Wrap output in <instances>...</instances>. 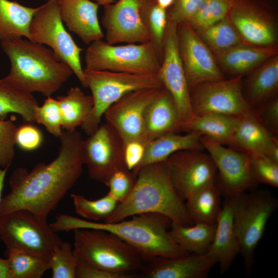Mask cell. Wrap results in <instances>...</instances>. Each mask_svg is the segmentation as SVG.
<instances>
[{
  "instance_id": "24",
  "label": "cell",
  "mask_w": 278,
  "mask_h": 278,
  "mask_svg": "<svg viewBox=\"0 0 278 278\" xmlns=\"http://www.w3.org/2000/svg\"><path fill=\"white\" fill-rule=\"evenodd\" d=\"M213 54L222 71L233 77L243 76L278 55V45L262 46L243 43Z\"/></svg>"
},
{
  "instance_id": "43",
  "label": "cell",
  "mask_w": 278,
  "mask_h": 278,
  "mask_svg": "<svg viewBox=\"0 0 278 278\" xmlns=\"http://www.w3.org/2000/svg\"><path fill=\"white\" fill-rule=\"evenodd\" d=\"M136 176L127 169L119 170L114 173L106 185L109 187V193L118 203L124 201L132 190Z\"/></svg>"
},
{
  "instance_id": "51",
  "label": "cell",
  "mask_w": 278,
  "mask_h": 278,
  "mask_svg": "<svg viewBox=\"0 0 278 278\" xmlns=\"http://www.w3.org/2000/svg\"><path fill=\"white\" fill-rule=\"evenodd\" d=\"M8 168H0V204L2 200V194L4 186L5 177Z\"/></svg>"
},
{
  "instance_id": "18",
  "label": "cell",
  "mask_w": 278,
  "mask_h": 278,
  "mask_svg": "<svg viewBox=\"0 0 278 278\" xmlns=\"http://www.w3.org/2000/svg\"><path fill=\"white\" fill-rule=\"evenodd\" d=\"M162 89H144L129 92L111 105L103 116L124 144L144 139V121L150 103Z\"/></svg>"
},
{
  "instance_id": "2",
  "label": "cell",
  "mask_w": 278,
  "mask_h": 278,
  "mask_svg": "<svg viewBox=\"0 0 278 278\" xmlns=\"http://www.w3.org/2000/svg\"><path fill=\"white\" fill-rule=\"evenodd\" d=\"M171 220L157 213H144L116 222H96L58 214L49 225L55 232L94 229L110 232L134 248L144 261L155 257H178L189 254L169 233Z\"/></svg>"
},
{
  "instance_id": "41",
  "label": "cell",
  "mask_w": 278,
  "mask_h": 278,
  "mask_svg": "<svg viewBox=\"0 0 278 278\" xmlns=\"http://www.w3.org/2000/svg\"><path fill=\"white\" fill-rule=\"evenodd\" d=\"M254 179L256 182L278 187V164L261 154H248Z\"/></svg>"
},
{
  "instance_id": "49",
  "label": "cell",
  "mask_w": 278,
  "mask_h": 278,
  "mask_svg": "<svg viewBox=\"0 0 278 278\" xmlns=\"http://www.w3.org/2000/svg\"><path fill=\"white\" fill-rule=\"evenodd\" d=\"M0 278H11L7 258L0 257Z\"/></svg>"
},
{
  "instance_id": "3",
  "label": "cell",
  "mask_w": 278,
  "mask_h": 278,
  "mask_svg": "<svg viewBox=\"0 0 278 278\" xmlns=\"http://www.w3.org/2000/svg\"><path fill=\"white\" fill-rule=\"evenodd\" d=\"M10 63L3 80L19 91L51 96L73 74L70 66L45 45L26 38L1 42Z\"/></svg>"
},
{
  "instance_id": "26",
  "label": "cell",
  "mask_w": 278,
  "mask_h": 278,
  "mask_svg": "<svg viewBox=\"0 0 278 278\" xmlns=\"http://www.w3.org/2000/svg\"><path fill=\"white\" fill-rule=\"evenodd\" d=\"M242 79L244 97L252 110L277 97L278 55L261 64Z\"/></svg>"
},
{
  "instance_id": "20",
  "label": "cell",
  "mask_w": 278,
  "mask_h": 278,
  "mask_svg": "<svg viewBox=\"0 0 278 278\" xmlns=\"http://www.w3.org/2000/svg\"><path fill=\"white\" fill-rule=\"evenodd\" d=\"M145 262L141 270L147 278H206L216 264L206 254L155 257Z\"/></svg>"
},
{
  "instance_id": "45",
  "label": "cell",
  "mask_w": 278,
  "mask_h": 278,
  "mask_svg": "<svg viewBox=\"0 0 278 278\" xmlns=\"http://www.w3.org/2000/svg\"><path fill=\"white\" fill-rule=\"evenodd\" d=\"M43 141L41 131L31 123H25L18 127L15 142L20 149L25 151H32L39 148Z\"/></svg>"
},
{
  "instance_id": "33",
  "label": "cell",
  "mask_w": 278,
  "mask_h": 278,
  "mask_svg": "<svg viewBox=\"0 0 278 278\" xmlns=\"http://www.w3.org/2000/svg\"><path fill=\"white\" fill-rule=\"evenodd\" d=\"M38 106L32 94L16 90L0 78V120L14 113L20 115L25 123L33 124Z\"/></svg>"
},
{
  "instance_id": "44",
  "label": "cell",
  "mask_w": 278,
  "mask_h": 278,
  "mask_svg": "<svg viewBox=\"0 0 278 278\" xmlns=\"http://www.w3.org/2000/svg\"><path fill=\"white\" fill-rule=\"evenodd\" d=\"M256 118L272 135H278V97L274 98L253 110Z\"/></svg>"
},
{
  "instance_id": "46",
  "label": "cell",
  "mask_w": 278,
  "mask_h": 278,
  "mask_svg": "<svg viewBox=\"0 0 278 278\" xmlns=\"http://www.w3.org/2000/svg\"><path fill=\"white\" fill-rule=\"evenodd\" d=\"M203 0H175L167 10L168 21L178 25L188 23L195 15Z\"/></svg>"
},
{
  "instance_id": "30",
  "label": "cell",
  "mask_w": 278,
  "mask_h": 278,
  "mask_svg": "<svg viewBox=\"0 0 278 278\" xmlns=\"http://www.w3.org/2000/svg\"><path fill=\"white\" fill-rule=\"evenodd\" d=\"M37 9L16 1L0 0V42L23 37L30 40L29 26Z\"/></svg>"
},
{
  "instance_id": "39",
  "label": "cell",
  "mask_w": 278,
  "mask_h": 278,
  "mask_svg": "<svg viewBox=\"0 0 278 278\" xmlns=\"http://www.w3.org/2000/svg\"><path fill=\"white\" fill-rule=\"evenodd\" d=\"M49 264L53 278H75L77 262L71 244L62 240L53 249Z\"/></svg>"
},
{
  "instance_id": "8",
  "label": "cell",
  "mask_w": 278,
  "mask_h": 278,
  "mask_svg": "<svg viewBox=\"0 0 278 278\" xmlns=\"http://www.w3.org/2000/svg\"><path fill=\"white\" fill-rule=\"evenodd\" d=\"M277 206L276 198L266 190L244 192L235 197L234 227L247 274L253 265L255 249Z\"/></svg>"
},
{
  "instance_id": "23",
  "label": "cell",
  "mask_w": 278,
  "mask_h": 278,
  "mask_svg": "<svg viewBox=\"0 0 278 278\" xmlns=\"http://www.w3.org/2000/svg\"><path fill=\"white\" fill-rule=\"evenodd\" d=\"M181 120L177 105L163 88L148 107L144 121V139L147 143L162 135L180 131Z\"/></svg>"
},
{
  "instance_id": "40",
  "label": "cell",
  "mask_w": 278,
  "mask_h": 278,
  "mask_svg": "<svg viewBox=\"0 0 278 278\" xmlns=\"http://www.w3.org/2000/svg\"><path fill=\"white\" fill-rule=\"evenodd\" d=\"M35 122L43 125L51 134L59 137L62 134V117L57 99L47 97L43 104L36 107Z\"/></svg>"
},
{
  "instance_id": "52",
  "label": "cell",
  "mask_w": 278,
  "mask_h": 278,
  "mask_svg": "<svg viewBox=\"0 0 278 278\" xmlns=\"http://www.w3.org/2000/svg\"><path fill=\"white\" fill-rule=\"evenodd\" d=\"M96 3H98L99 5L105 6L108 4H112L116 0H94Z\"/></svg>"
},
{
  "instance_id": "21",
  "label": "cell",
  "mask_w": 278,
  "mask_h": 278,
  "mask_svg": "<svg viewBox=\"0 0 278 278\" xmlns=\"http://www.w3.org/2000/svg\"><path fill=\"white\" fill-rule=\"evenodd\" d=\"M57 3L63 22L84 43L89 45L103 38L98 3L90 0H57Z\"/></svg>"
},
{
  "instance_id": "37",
  "label": "cell",
  "mask_w": 278,
  "mask_h": 278,
  "mask_svg": "<svg viewBox=\"0 0 278 278\" xmlns=\"http://www.w3.org/2000/svg\"><path fill=\"white\" fill-rule=\"evenodd\" d=\"M76 212L83 218L95 221H106L116 210L118 202L109 193L95 200L73 194L71 195Z\"/></svg>"
},
{
  "instance_id": "16",
  "label": "cell",
  "mask_w": 278,
  "mask_h": 278,
  "mask_svg": "<svg viewBox=\"0 0 278 278\" xmlns=\"http://www.w3.org/2000/svg\"><path fill=\"white\" fill-rule=\"evenodd\" d=\"M177 36L189 90L202 83L224 79L213 52L188 23L178 25Z\"/></svg>"
},
{
  "instance_id": "4",
  "label": "cell",
  "mask_w": 278,
  "mask_h": 278,
  "mask_svg": "<svg viewBox=\"0 0 278 278\" xmlns=\"http://www.w3.org/2000/svg\"><path fill=\"white\" fill-rule=\"evenodd\" d=\"M136 175L129 196L105 222H116L136 215L157 213L183 225L193 224L184 202L172 185L166 161L145 165Z\"/></svg>"
},
{
  "instance_id": "1",
  "label": "cell",
  "mask_w": 278,
  "mask_h": 278,
  "mask_svg": "<svg viewBox=\"0 0 278 278\" xmlns=\"http://www.w3.org/2000/svg\"><path fill=\"white\" fill-rule=\"evenodd\" d=\"M57 157L48 164H37L30 171L16 168L9 178L10 192L2 198L0 216L20 210L47 220L81 175L83 138L77 130L64 131L59 137Z\"/></svg>"
},
{
  "instance_id": "19",
  "label": "cell",
  "mask_w": 278,
  "mask_h": 278,
  "mask_svg": "<svg viewBox=\"0 0 278 278\" xmlns=\"http://www.w3.org/2000/svg\"><path fill=\"white\" fill-rule=\"evenodd\" d=\"M177 27L176 24L168 22L163 58L158 76L164 88L172 97L183 123L189 120L194 115L190 90L179 53Z\"/></svg>"
},
{
  "instance_id": "42",
  "label": "cell",
  "mask_w": 278,
  "mask_h": 278,
  "mask_svg": "<svg viewBox=\"0 0 278 278\" xmlns=\"http://www.w3.org/2000/svg\"><path fill=\"white\" fill-rule=\"evenodd\" d=\"M18 128L11 120H0V168H9L15 157Z\"/></svg>"
},
{
  "instance_id": "48",
  "label": "cell",
  "mask_w": 278,
  "mask_h": 278,
  "mask_svg": "<svg viewBox=\"0 0 278 278\" xmlns=\"http://www.w3.org/2000/svg\"><path fill=\"white\" fill-rule=\"evenodd\" d=\"M75 278H133L131 276L111 273L96 268L77 263Z\"/></svg>"
},
{
  "instance_id": "27",
  "label": "cell",
  "mask_w": 278,
  "mask_h": 278,
  "mask_svg": "<svg viewBox=\"0 0 278 278\" xmlns=\"http://www.w3.org/2000/svg\"><path fill=\"white\" fill-rule=\"evenodd\" d=\"M201 136L192 132L184 135L170 133L147 143L141 163L132 172L136 175L142 167L166 161L170 155L178 151L203 150L204 147L200 141Z\"/></svg>"
},
{
  "instance_id": "47",
  "label": "cell",
  "mask_w": 278,
  "mask_h": 278,
  "mask_svg": "<svg viewBox=\"0 0 278 278\" xmlns=\"http://www.w3.org/2000/svg\"><path fill=\"white\" fill-rule=\"evenodd\" d=\"M146 144L141 141H132L124 144L125 162L129 170L133 171L141 163Z\"/></svg>"
},
{
  "instance_id": "6",
  "label": "cell",
  "mask_w": 278,
  "mask_h": 278,
  "mask_svg": "<svg viewBox=\"0 0 278 278\" xmlns=\"http://www.w3.org/2000/svg\"><path fill=\"white\" fill-rule=\"evenodd\" d=\"M84 75L93 99L92 110L81 126L88 135L99 126L106 110L127 93L144 89L164 88L157 74H139L84 68Z\"/></svg>"
},
{
  "instance_id": "35",
  "label": "cell",
  "mask_w": 278,
  "mask_h": 278,
  "mask_svg": "<svg viewBox=\"0 0 278 278\" xmlns=\"http://www.w3.org/2000/svg\"><path fill=\"white\" fill-rule=\"evenodd\" d=\"M11 278H40L50 269L49 260L18 249L6 252Z\"/></svg>"
},
{
  "instance_id": "31",
  "label": "cell",
  "mask_w": 278,
  "mask_h": 278,
  "mask_svg": "<svg viewBox=\"0 0 278 278\" xmlns=\"http://www.w3.org/2000/svg\"><path fill=\"white\" fill-rule=\"evenodd\" d=\"M216 224L194 223L183 225L171 221L169 233L173 240L188 253L204 254L213 239Z\"/></svg>"
},
{
  "instance_id": "25",
  "label": "cell",
  "mask_w": 278,
  "mask_h": 278,
  "mask_svg": "<svg viewBox=\"0 0 278 278\" xmlns=\"http://www.w3.org/2000/svg\"><path fill=\"white\" fill-rule=\"evenodd\" d=\"M229 146L247 154H261L267 157L278 146V138L261 125L252 110L238 117Z\"/></svg>"
},
{
  "instance_id": "9",
  "label": "cell",
  "mask_w": 278,
  "mask_h": 278,
  "mask_svg": "<svg viewBox=\"0 0 278 278\" xmlns=\"http://www.w3.org/2000/svg\"><path fill=\"white\" fill-rule=\"evenodd\" d=\"M60 15L57 0H47L37 7L30 24V40L46 45L67 63L82 86L87 88L81 61L83 49L66 30Z\"/></svg>"
},
{
  "instance_id": "14",
  "label": "cell",
  "mask_w": 278,
  "mask_h": 278,
  "mask_svg": "<svg viewBox=\"0 0 278 278\" xmlns=\"http://www.w3.org/2000/svg\"><path fill=\"white\" fill-rule=\"evenodd\" d=\"M172 185L184 201L194 192L216 181L217 168L208 153L183 150L166 160Z\"/></svg>"
},
{
  "instance_id": "29",
  "label": "cell",
  "mask_w": 278,
  "mask_h": 278,
  "mask_svg": "<svg viewBox=\"0 0 278 278\" xmlns=\"http://www.w3.org/2000/svg\"><path fill=\"white\" fill-rule=\"evenodd\" d=\"M221 194L215 181L196 191L186 200L187 213L193 224L216 223L221 209Z\"/></svg>"
},
{
  "instance_id": "34",
  "label": "cell",
  "mask_w": 278,
  "mask_h": 278,
  "mask_svg": "<svg viewBox=\"0 0 278 278\" xmlns=\"http://www.w3.org/2000/svg\"><path fill=\"white\" fill-rule=\"evenodd\" d=\"M195 31L213 54L245 43L238 30L228 17Z\"/></svg>"
},
{
  "instance_id": "13",
  "label": "cell",
  "mask_w": 278,
  "mask_h": 278,
  "mask_svg": "<svg viewBox=\"0 0 278 278\" xmlns=\"http://www.w3.org/2000/svg\"><path fill=\"white\" fill-rule=\"evenodd\" d=\"M241 76L207 82L190 89L194 115L218 113L240 116L252 111L242 92Z\"/></svg>"
},
{
  "instance_id": "38",
  "label": "cell",
  "mask_w": 278,
  "mask_h": 278,
  "mask_svg": "<svg viewBox=\"0 0 278 278\" xmlns=\"http://www.w3.org/2000/svg\"><path fill=\"white\" fill-rule=\"evenodd\" d=\"M232 3V0H203L188 23L195 30L209 26L227 17Z\"/></svg>"
},
{
  "instance_id": "32",
  "label": "cell",
  "mask_w": 278,
  "mask_h": 278,
  "mask_svg": "<svg viewBox=\"0 0 278 278\" xmlns=\"http://www.w3.org/2000/svg\"><path fill=\"white\" fill-rule=\"evenodd\" d=\"M61 114L62 129L73 132L82 125L93 107L92 95H86L80 88L72 87L65 96L57 98Z\"/></svg>"
},
{
  "instance_id": "22",
  "label": "cell",
  "mask_w": 278,
  "mask_h": 278,
  "mask_svg": "<svg viewBox=\"0 0 278 278\" xmlns=\"http://www.w3.org/2000/svg\"><path fill=\"white\" fill-rule=\"evenodd\" d=\"M217 218L215 234L206 254L218 263L220 273H225L239 253V246L235 229V197H226Z\"/></svg>"
},
{
  "instance_id": "28",
  "label": "cell",
  "mask_w": 278,
  "mask_h": 278,
  "mask_svg": "<svg viewBox=\"0 0 278 278\" xmlns=\"http://www.w3.org/2000/svg\"><path fill=\"white\" fill-rule=\"evenodd\" d=\"M238 117L218 113L194 115L189 120L181 123L180 131L205 136L229 146Z\"/></svg>"
},
{
  "instance_id": "17",
  "label": "cell",
  "mask_w": 278,
  "mask_h": 278,
  "mask_svg": "<svg viewBox=\"0 0 278 278\" xmlns=\"http://www.w3.org/2000/svg\"><path fill=\"white\" fill-rule=\"evenodd\" d=\"M145 0H118L103 6L101 24L106 41L111 44L150 41L143 14Z\"/></svg>"
},
{
  "instance_id": "5",
  "label": "cell",
  "mask_w": 278,
  "mask_h": 278,
  "mask_svg": "<svg viewBox=\"0 0 278 278\" xmlns=\"http://www.w3.org/2000/svg\"><path fill=\"white\" fill-rule=\"evenodd\" d=\"M73 231V252L77 263L133 278L143 267L141 254L116 235L94 229Z\"/></svg>"
},
{
  "instance_id": "15",
  "label": "cell",
  "mask_w": 278,
  "mask_h": 278,
  "mask_svg": "<svg viewBox=\"0 0 278 278\" xmlns=\"http://www.w3.org/2000/svg\"><path fill=\"white\" fill-rule=\"evenodd\" d=\"M200 141L215 163L219 172L218 183L226 197H237L256 184L247 153L205 136H201Z\"/></svg>"
},
{
  "instance_id": "11",
  "label": "cell",
  "mask_w": 278,
  "mask_h": 278,
  "mask_svg": "<svg viewBox=\"0 0 278 278\" xmlns=\"http://www.w3.org/2000/svg\"><path fill=\"white\" fill-rule=\"evenodd\" d=\"M227 17L245 44L278 45V15L269 0H232Z\"/></svg>"
},
{
  "instance_id": "50",
  "label": "cell",
  "mask_w": 278,
  "mask_h": 278,
  "mask_svg": "<svg viewBox=\"0 0 278 278\" xmlns=\"http://www.w3.org/2000/svg\"><path fill=\"white\" fill-rule=\"evenodd\" d=\"M160 7L167 10L173 4L175 0H153Z\"/></svg>"
},
{
  "instance_id": "10",
  "label": "cell",
  "mask_w": 278,
  "mask_h": 278,
  "mask_svg": "<svg viewBox=\"0 0 278 278\" xmlns=\"http://www.w3.org/2000/svg\"><path fill=\"white\" fill-rule=\"evenodd\" d=\"M0 240L6 252L21 250L48 260L54 248L62 241L47 220H40L25 210L0 216Z\"/></svg>"
},
{
  "instance_id": "36",
  "label": "cell",
  "mask_w": 278,
  "mask_h": 278,
  "mask_svg": "<svg viewBox=\"0 0 278 278\" xmlns=\"http://www.w3.org/2000/svg\"><path fill=\"white\" fill-rule=\"evenodd\" d=\"M143 11L150 42L154 46L162 61L168 22L167 10L160 7L153 0H145Z\"/></svg>"
},
{
  "instance_id": "7",
  "label": "cell",
  "mask_w": 278,
  "mask_h": 278,
  "mask_svg": "<svg viewBox=\"0 0 278 278\" xmlns=\"http://www.w3.org/2000/svg\"><path fill=\"white\" fill-rule=\"evenodd\" d=\"M84 62L88 70L158 74L161 59L150 41L116 45L100 39L89 44Z\"/></svg>"
},
{
  "instance_id": "12",
  "label": "cell",
  "mask_w": 278,
  "mask_h": 278,
  "mask_svg": "<svg viewBox=\"0 0 278 278\" xmlns=\"http://www.w3.org/2000/svg\"><path fill=\"white\" fill-rule=\"evenodd\" d=\"M81 154L90 178L105 184L114 173L127 169L124 159V143L107 123L100 125L83 140Z\"/></svg>"
}]
</instances>
